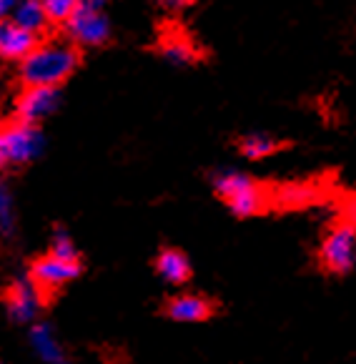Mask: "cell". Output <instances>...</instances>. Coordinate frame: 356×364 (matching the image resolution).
I'll use <instances>...</instances> for the list:
<instances>
[{"mask_svg": "<svg viewBox=\"0 0 356 364\" xmlns=\"http://www.w3.org/2000/svg\"><path fill=\"white\" fill-rule=\"evenodd\" d=\"M80 48L70 41L38 43L28 58L21 60L23 88H60L80 68Z\"/></svg>", "mask_w": 356, "mask_h": 364, "instance_id": "1", "label": "cell"}, {"mask_svg": "<svg viewBox=\"0 0 356 364\" xmlns=\"http://www.w3.org/2000/svg\"><path fill=\"white\" fill-rule=\"evenodd\" d=\"M43 149H45V136L41 126L21 124L16 118L0 124V171L26 166L43 154Z\"/></svg>", "mask_w": 356, "mask_h": 364, "instance_id": "2", "label": "cell"}, {"mask_svg": "<svg viewBox=\"0 0 356 364\" xmlns=\"http://www.w3.org/2000/svg\"><path fill=\"white\" fill-rule=\"evenodd\" d=\"M63 33L65 41H70L78 48H103L113 38V28L106 13L83 6H78V11L65 21Z\"/></svg>", "mask_w": 356, "mask_h": 364, "instance_id": "3", "label": "cell"}, {"mask_svg": "<svg viewBox=\"0 0 356 364\" xmlns=\"http://www.w3.org/2000/svg\"><path fill=\"white\" fill-rule=\"evenodd\" d=\"M319 264L329 274H349L356 264V231L349 224L339 221L326 231L319 247Z\"/></svg>", "mask_w": 356, "mask_h": 364, "instance_id": "4", "label": "cell"}, {"mask_svg": "<svg viewBox=\"0 0 356 364\" xmlns=\"http://www.w3.org/2000/svg\"><path fill=\"white\" fill-rule=\"evenodd\" d=\"M83 267L73 262H63V259L53 257V254H43V257L33 259L31 269H28V279L43 296V301H48L58 289H63L68 282L80 277Z\"/></svg>", "mask_w": 356, "mask_h": 364, "instance_id": "5", "label": "cell"}, {"mask_svg": "<svg viewBox=\"0 0 356 364\" xmlns=\"http://www.w3.org/2000/svg\"><path fill=\"white\" fill-rule=\"evenodd\" d=\"M3 304L8 309V316H11L16 324H31L36 321L38 311L43 309V296L38 294V289L33 287V282L28 277L16 279L13 284L6 287L3 291Z\"/></svg>", "mask_w": 356, "mask_h": 364, "instance_id": "6", "label": "cell"}, {"mask_svg": "<svg viewBox=\"0 0 356 364\" xmlns=\"http://www.w3.org/2000/svg\"><path fill=\"white\" fill-rule=\"evenodd\" d=\"M60 106V88H23L16 98V121L41 126Z\"/></svg>", "mask_w": 356, "mask_h": 364, "instance_id": "7", "label": "cell"}, {"mask_svg": "<svg viewBox=\"0 0 356 364\" xmlns=\"http://www.w3.org/2000/svg\"><path fill=\"white\" fill-rule=\"evenodd\" d=\"M163 314L173 321H208L216 314V301L201 294H178L163 304Z\"/></svg>", "mask_w": 356, "mask_h": 364, "instance_id": "8", "label": "cell"}, {"mask_svg": "<svg viewBox=\"0 0 356 364\" xmlns=\"http://www.w3.org/2000/svg\"><path fill=\"white\" fill-rule=\"evenodd\" d=\"M226 206L231 209V214H236L239 219H249V216H259L269 209L271 204V196L259 186V183L251 178L244 188H239L236 193H231L229 198L224 201Z\"/></svg>", "mask_w": 356, "mask_h": 364, "instance_id": "9", "label": "cell"}, {"mask_svg": "<svg viewBox=\"0 0 356 364\" xmlns=\"http://www.w3.org/2000/svg\"><path fill=\"white\" fill-rule=\"evenodd\" d=\"M156 274H158L163 282H168V284H176L181 287L186 284L188 279H191L193 269H191V262H188V257L181 252V249H173V247H163L158 254H156Z\"/></svg>", "mask_w": 356, "mask_h": 364, "instance_id": "10", "label": "cell"}, {"mask_svg": "<svg viewBox=\"0 0 356 364\" xmlns=\"http://www.w3.org/2000/svg\"><path fill=\"white\" fill-rule=\"evenodd\" d=\"M41 43V38L33 33L18 28L16 23H8L6 33H3V43H0V58L6 60H23L36 50V46Z\"/></svg>", "mask_w": 356, "mask_h": 364, "instance_id": "11", "label": "cell"}, {"mask_svg": "<svg viewBox=\"0 0 356 364\" xmlns=\"http://www.w3.org/2000/svg\"><path fill=\"white\" fill-rule=\"evenodd\" d=\"M11 18L18 28L33 33V36H38V38L50 28V21H48V16H45V11H43L41 0H21Z\"/></svg>", "mask_w": 356, "mask_h": 364, "instance_id": "12", "label": "cell"}, {"mask_svg": "<svg viewBox=\"0 0 356 364\" xmlns=\"http://www.w3.org/2000/svg\"><path fill=\"white\" fill-rule=\"evenodd\" d=\"M158 53L173 65H191V63H196V60L201 58L196 46H193L186 36H178V33H173V36H166L163 41H161Z\"/></svg>", "mask_w": 356, "mask_h": 364, "instance_id": "13", "label": "cell"}, {"mask_svg": "<svg viewBox=\"0 0 356 364\" xmlns=\"http://www.w3.org/2000/svg\"><path fill=\"white\" fill-rule=\"evenodd\" d=\"M31 342H33V347H36L38 357H41L43 362H48V364L63 362V349H60V344H58V339H55L50 324H45V321L33 324Z\"/></svg>", "mask_w": 356, "mask_h": 364, "instance_id": "14", "label": "cell"}, {"mask_svg": "<svg viewBox=\"0 0 356 364\" xmlns=\"http://www.w3.org/2000/svg\"><path fill=\"white\" fill-rule=\"evenodd\" d=\"M286 144H281L279 139H274V136L269 134H249L244 136V139L239 141V151L244 159L249 161H261V159H269V156H274L276 151H281Z\"/></svg>", "mask_w": 356, "mask_h": 364, "instance_id": "15", "label": "cell"}, {"mask_svg": "<svg viewBox=\"0 0 356 364\" xmlns=\"http://www.w3.org/2000/svg\"><path fill=\"white\" fill-rule=\"evenodd\" d=\"M16 198L13 191L6 181H0V234L3 236H13L16 231Z\"/></svg>", "mask_w": 356, "mask_h": 364, "instance_id": "16", "label": "cell"}, {"mask_svg": "<svg viewBox=\"0 0 356 364\" xmlns=\"http://www.w3.org/2000/svg\"><path fill=\"white\" fill-rule=\"evenodd\" d=\"M41 6H43V11H45V16H48L50 26L63 28L65 21L78 11L80 3L78 0H41Z\"/></svg>", "mask_w": 356, "mask_h": 364, "instance_id": "17", "label": "cell"}, {"mask_svg": "<svg viewBox=\"0 0 356 364\" xmlns=\"http://www.w3.org/2000/svg\"><path fill=\"white\" fill-rule=\"evenodd\" d=\"M48 254H53V257L63 259V262L80 264L78 249H75V244H73V239H70V234H68V231H63V229H55L53 241H50V252H48Z\"/></svg>", "mask_w": 356, "mask_h": 364, "instance_id": "18", "label": "cell"}, {"mask_svg": "<svg viewBox=\"0 0 356 364\" xmlns=\"http://www.w3.org/2000/svg\"><path fill=\"white\" fill-rule=\"evenodd\" d=\"M341 221L349 224L351 229L356 231V196H351L349 201L344 204V211H341Z\"/></svg>", "mask_w": 356, "mask_h": 364, "instance_id": "19", "label": "cell"}, {"mask_svg": "<svg viewBox=\"0 0 356 364\" xmlns=\"http://www.w3.org/2000/svg\"><path fill=\"white\" fill-rule=\"evenodd\" d=\"M153 3L158 8H163V11H168V13H178V11H183L191 0H153Z\"/></svg>", "mask_w": 356, "mask_h": 364, "instance_id": "20", "label": "cell"}, {"mask_svg": "<svg viewBox=\"0 0 356 364\" xmlns=\"http://www.w3.org/2000/svg\"><path fill=\"white\" fill-rule=\"evenodd\" d=\"M18 3H21V0H0V21H6L8 16H13Z\"/></svg>", "mask_w": 356, "mask_h": 364, "instance_id": "21", "label": "cell"}, {"mask_svg": "<svg viewBox=\"0 0 356 364\" xmlns=\"http://www.w3.org/2000/svg\"><path fill=\"white\" fill-rule=\"evenodd\" d=\"M83 8H96V11H103V8L111 3V0H78Z\"/></svg>", "mask_w": 356, "mask_h": 364, "instance_id": "22", "label": "cell"}, {"mask_svg": "<svg viewBox=\"0 0 356 364\" xmlns=\"http://www.w3.org/2000/svg\"><path fill=\"white\" fill-rule=\"evenodd\" d=\"M6 26H8V21H0V43H3V33H6Z\"/></svg>", "mask_w": 356, "mask_h": 364, "instance_id": "23", "label": "cell"}, {"mask_svg": "<svg viewBox=\"0 0 356 364\" xmlns=\"http://www.w3.org/2000/svg\"><path fill=\"white\" fill-rule=\"evenodd\" d=\"M58 364H68V362H58Z\"/></svg>", "mask_w": 356, "mask_h": 364, "instance_id": "24", "label": "cell"}]
</instances>
